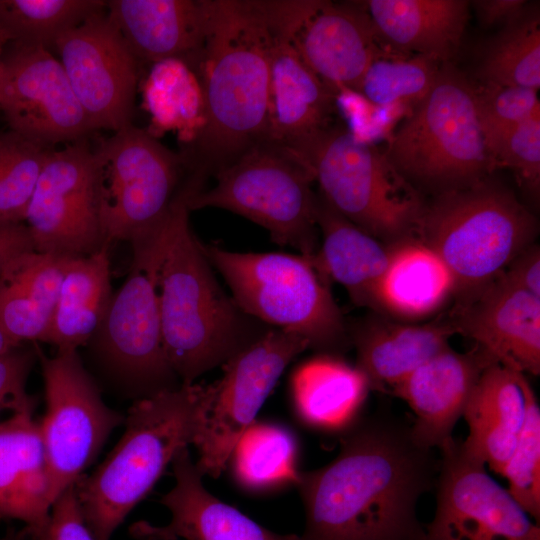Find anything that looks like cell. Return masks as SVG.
Instances as JSON below:
<instances>
[{"label": "cell", "mask_w": 540, "mask_h": 540, "mask_svg": "<svg viewBox=\"0 0 540 540\" xmlns=\"http://www.w3.org/2000/svg\"><path fill=\"white\" fill-rule=\"evenodd\" d=\"M480 23L485 27L507 25L520 17L527 9L525 0H477L470 1Z\"/></svg>", "instance_id": "obj_44"}, {"label": "cell", "mask_w": 540, "mask_h": 540, "mask_svg": "<svg viewBox=\"0 0 540 540\" xmlns=\"http://www.w3.org/2000/svg\"><path fill=\"white\" fill-rule=\"evenodd\" d=\"M24 221L38 252L80 257L109 246L93 150L86 139L49 151Z\"/></svg>", "instance_id": "obj_14"}, {"label": "cell", "mask_w": 540, "mask_h": 540, "mask_svg": "<svg viewBox=\"0 0 540 540\" xmlns=\"http://www.w3.org/2000/svg\"><path fill=\"white\" fill-rule=\"evenodd\" d=\"M439 459L391 413L357 418L327 465L299 472L305 509L299 540H424L420 498L435 487Z\"/></svg>", "instance_id": "obj_1"}, {"label": "cell", "mask_w": 540, "mask_h": 540, "mask_svg": "<svg viewBox=\"0 0 540 540\" xmlns=\"http://www.w3.org/2000/svg\"><path fill=\"white\" fill-rule=\"evenodd\" d=\"M272 31L268 119L262 141L288 146L331 126L336 94L273 27Z\"/></svg>", "instance_id": "obj_24"}, {"label": "cell", "mask_w": 540, "mask_h": 540, "mask_svg": "<svg viewBox=\"0 0 540 540\" xmlns=\"http://www.w3.org/2000/svg\"><path fill=\"white\" fill-rule=\"evenodd\" d=\"M500 276L513 286L540 298V248L532 244L519 253Z\"/></svg>", "instance_id": "obj_43"}, {"label": "cell", "mask_w": 540, "mask_h": 540, "mask_svg": "<svg viewBox=\"0 0 540 540\" xmlns=\"http://www.w3.org/2000/svg\"><path fill=\"white\" fill-rule=\"evenodd\" d=\"M19 347L0 328V356Z\"/></svg>", "instance_id": "obj_46"}, {"label": "cell", "mask_w": 540, "mask_h": 540, "mask_svg": "<svg viewBox=\"0 0 540 540\" xmlns=\"http://www.w3.org/2000/svg\"><path fill=\"white\" fill-rule=\"evenodd\" d=\"M495 169H511L520 185L532 196L540 189V113L514 126L487 148Z\"/></svg>", "instance_id": "obj_40"}, {"label": "cell", "mask_w": 540, "mask_h": 540, "mask_svg": "<svg viewBox=\"0 0 540 540\" xmlns=\"http://www.w3.org/2000/svg\"><path fill=\"white\" fill-rule=\"evenodd\" d=\"M34 351L45 389L46 412L39 427L55 502L83 476L125 416L105 404L77 351L48 357L37 344Z\"/></svg>", "instance_id": "obj_12"}, {"label": "cell", "mask_w": 540, "mask_h": 540, "mask_svg": "<svg viewBox=\"0 0 540 540\" xmlns=\"http://www.w3.org/2000/svg\"><path fill=\"white\" fill-rule=\"evenodd\" d=\"M308 343L300 336L270 328L223 365L195 463L202 476L217 477L245 430L291 361Z\"/></svg>", "instance_id": "obj_16"}, {"label": "cell", "mask_w": 540, "mask_h": 540, "mask_svg": "<svg viewBox=\"0 0 540 540\" xmlns=\"http://www.w3.org/2000/svg\"><path fill=\"white\" fill-rule=\"evenodd\" d=\"M35 351L17 348L0 356V411H11L34 399L26 392V382Z\"/></svg>", "instance_id": "obj_41"}, {"label": "cell", "mask_w": 540, "mask_h": 540, "mask_svg": "<svg viewBox=\"0 0 540 540\" xmlns=\"http://www.w3.org/2000/svg\"><path fill=\"white\" fill-rule=\"evenodd\" d=\"M501 476L507 490L536 522L540 520V407L531 386L527 389L526 413L516 446Z\"/></svg>", "instance_id": "obj_38"}, {"label": "cell", "mask_w": 540, "mask_h": 540, "mask_svg": "<svg viewBox=\"0 0 540 540\" xmlns=\"http://www.w3.org/2000/svg\"><path fill=\"white\" fill-rule=\"evenodd\" d=\"M43 534L47 540H95L81 512L74 485L54 502Z\"/></svg>", "instance_id": "obj_42"}, {"label": "cell", "mask_w": 540, "mask_h": 540, "mask_svg": "<svg viewBox=\"0 0 540 540\" xmlns=\"http://www.w3.org/2000/svg\"><path fill=\"white\" fill-rule=\"evenodd\" d=\"M317 227L322 242L312 261L329 282L341 284L358 305L372 308L388 267L389 246L341 216L318 197Z\"/></svg>", "instance_id": "obj_30"}, {"label": "cell", "mask_w": 540, "mask_h": 540, "mask_svg": "<svg viewBox=\"0 0 540 540\" xmlns=\"http://www.w3.org/2000/svg\"><path fill=\"white\" fill-rule=\"evenodd\" d=\"M231 457L237 480L248 489H270L295 484L298 479L295 438L277 424L255 421L242 434Z\"/></svg>", "instance_id": "obj_33"}, {"label": "cell", "mask_w": 540, "mask_h": 540, "mask_svg": "<svg viewBox=\"0 0 540 540\" xmlns=\"http://www.w3.org/2000/svg\"><path fill=\"white\" fill-rule=\"evenodd\" d=\"M455 334L451 321L409 324L369 318L354 327L350 340L357 353L356 367L370 390L391 393L413 370L450 347Z\"/></svg>", "instance_id": "obj_26"}, {"label": "cell", "mask_w": 540, "mask_h": 540, "mask_svg": "<svg viewBox=\"0 0 540 540\" xmlns=\"http://www.w3.org/2000/svg\"><path fill=\"white\" fill-rule=\"evenodd\" d=\"M52 148L11 130L0 132V224L24 222L38 176Z\"/></svg>", "instance_id": "obj_37"}, {"label": "cell", "mask_w": 540, "mask_h": 540, "mask_svg": "<svg viewBox=\"0 0 540 540\" xmlns=\"http://www.w3.org/2000/svg\"><path fill=\"white\" fill-rule=\"evenodd\" d=\"M213 0H109L106 14L139 61L177 60L193 72L205 48Z\"/></svg>", "instance_id": "obj_20"}, {"label": "cell", "mask_w": 540, "mask_h": 540, "mask_svg": "<svg viewBox=\"0 0 540 540\" xmlns=\"http://www.w3.org/2000/svg\"><path fill=\"white\" fill-rule=\"evenodd\" d=\"M439 452L436 509L424 540H540L539 523L462 441L451 438Z\"/></svg>", "instance_id": "obj_15"}, {"label": "cell", "mask_w": 540, "mask_h": 540, "mask_svg": "<svg viewBox=\"0 0 540 540\" xmlns=\"http://www.w3.org/2000/svg\"><path fill=\"white\" fill-rule=\"evenodd\" d=\"M282 147L308 169L325 202L358 228L386 245L415 236L426 202L376 147L332 125Z\"/></svg>", "instance_id": "obj_7"}, {"label": "cell", "mask_w": 540, "mask_h": 540, "mask_svg": "<svg viewBox=\"0 0 540 540\" xmlns=\"http://www.w3.org/2000/svg\"><path fill=\"white\" fill-rule=\"evenodd\" d=\"M273 31L263 0H213L209 36L194 71L203 126L180 154L205 180L264 138Z\"/></svg>", "instance_id": "obj_2"}, {"label": "cell", "mask_w": 540, "mask_h": 540, "mask_svg": "<svg viewBox=\"0 0 540 540\" xmlns=\"http://www.w3.org/2000/svg\"><path fill=\"white\" fill-rule=\"evenodd\" d=\"M10 42V37L5 30L0 27V73H1V63L2 55L5 49L6 44Z\"/></svg>", "instance_id": "obj_47"}, {"label": "cell", "mask_w": 540, "mask_h": 540, "mask_svg": "<svg viewBox=\"0 0 540 540\" xmlns=\"http://www.w3.org/2000/svg\"><path fill=\"white\" fill-rule=\"evenodd\" d=\"M442 64L426 55L377 59L365 72L358 93L380 107L415 106L433 86Z\"/></svg>", "instance_id": "obj_36"}, {"label": "cell", "mask_w": 540, "mask_h": 540, "mask_svg": "<svg viewBox=\"0 0 540 540\" xmlns=\"http://www.w3.org/2000/svg\"><path fill=\"white\" fill-rule=\"evenodd\" d=\"M54 48L94 131L131 124L139 62L106 11L64 33Z\"/></svg>", "instance_id": "obj_18"}, {"label": "cell", "mask_w": 540, "mask_h": 540, "mask_svg": "<svg viewBox=\"0 0 540 540\" xmlns=\"http://www.w3.org/2000/svg\"><path fill=\"white\" fill-rule=\"evenodd\" d=\"M102 0H0V27L10 41L49 49L67 31L104 13Z\"/></svg>", "instance_id": "obj_35"}, {"label": "cell", "mask_w": 540, "mask_h": 540, "mask_svg": "<svg viewBox=\"0 0 540 540\" xmlns=\"http://www.w3.org/2000/svg\"><path fill=\"white\" fill-rule=\"evenodd\" d=\"M363 373L336 355L319 354L291 378L294 407L302 421L320 430L343 431L358 417L369 392Z\"/></svg>", "instance_id": "obj_32"}, {"label": "cell", "mask_w": 540, "mask_h": 540, "mask_svg": "<svg viewBox=\"0 0 540 540\" xmlns=\"http://www.w3.org/2000/svg\"><path fill=\"white\" fill-rule=\"evenodd\" d=\"M272 27L336 95L358 93L369 66L404 55L382 46L365 8L323 0H263Z\"/></svg>", "instance_id": "obj_13"}, {"label": "cell", "mask_w": 540, "mask_h": 540, "mask_svg": "<svg viewBox=\"0 0 540 540\" xmlns=\"http://www.w3.org/2000/svg\"><path fill=\"white\" fill-rule=\"evenodd\" d=\"M0 110L9 130L48 147L83 140L94 132L59 59L39 45L6 44Z\"/></svg>", "instance_id": "obj_17"}, {"label": "cell", "mask_w": 540, "mask_h": 540, "mask_svg": "<svg viewBox=\"0 0 540 540\" xmlns=\"http://www.w3.org/2000/svg\"><path fill=\"white\" fill-rule=\"evenodd\" d=\"M34 401L0 422V519L22 521L38 535L54 501Z\"/></svg>", "instance_id": "obj_23"}, {"label": "cell", "mask_w": 540, "mask_h": 540, "mask_svg": "<svg viewBox=\"0 0 540 540\" xmlns=\"http://www.w3.org/2000/svg\"><path fill=\"white\" fill-rule=\"evenodd\" d=\"M175 485L160 503L170 521L155 526L137 522L130 531L139 540H299L297 534L273 532L211 494L189 455L181 450L172 461Z\"/></svg>", "instance_id": "obj_21"}, {"label": "cell", "mask_w": 540, "mask_h": 540, "mask_svg": "<svg viewBox=\"0 0 540 540\" xmlns=\"http://www.w3.org/2000/svg\"><path fill=\"white\" fill-rule=\"evenodd\" d=\"M40 540H47L44 534L40 536Z\"/></svg>", "instance_id": "obj_48"}, {"label": "cell", "mask_w": 540, "mask_h": 540, "mask_svg": "<svg viewBox=\"0 0 540 540\" xmlns=\"http://www.w3.org/2000/svg\"><path fill=\"white\" fill-rule=\"evenodd\" d=\"M408 184L432 196L491 175L473 83L451 62L388 140L383 152Z\"/></svg>", "instance_id": "obj_6"}, {"label": "cell", "mask_w": 540, "mask_h": 540, "mask_svg": "<svg viewBox=\"0 0 540 540\" xmlns=\"http://www.w3.org/2000/svg\"><path fill=\"white\" fill-rule=\"evenodd\" d=\"M203 247L244 313L302 337L320 354L334 355L346 345L343 314L312 256L234 252L215 244Z\"/></svg>", "instance_id": "obj_8"}, {"label": "cell", "mask_w": 540, "mask_h": 540, "mask_svg": "<svg viewBox=\"0 0 540 540\" xmlns=\"http://www.w3.org/2000/svg\"><path fill=\"white\" fill-rule=\"evenodd\" d=\"M457 333L472 339L491 364L540 373V298L500 275L461 300L450 320Z\"/></svg>", "instance_id": "obj_19"}, {"label": "cell", "mask_w": 540, "mask_h": 540, "mask_svg": "<svg viewBox=\"0 0 540 540\" xmlns=\"http://www.w3.org/2000/svg\"><path fill=\"white\" fill-rule=\"evenodd\" d=\"M108 250L70 259L43 339L57 351H77L100 329L114 294Z\"/></svg>", "instance_id": "obj_31"}, {"label": "cell", "mask_w": 540, "mask_h": 540, "mask_svg": "<svg viewBox=\"0 0 540 540\" xmlns=\"http://www.w3.org/2000/svg\"><path fill=\"white\" fill-rule=\"evenodd\" d=\"M214 389V383L180 384L140 398L129 408L118 443L93 473L74 484L95 540H110L174 457L199 444Z\"/></svg>", "instance_id": "obj_4"}, {"label": "cell", "mask_w": 540, "mask_h": 540, "mask_svg": "<svg viewBox=\"0 0 540 540\" xmlns=\"http://www.w3.org/2000/svg\"><path fill=\"white\" fill-rule=\"evenodd\" d=\"M182 185L172 204L167 250L158 277L163 348L181 384L223 366L270 328L244 313L221 287L189 223Z\"/></svg>", "instance_id": "obj_3"}, {"label": "cell", "mask_w": 540, "mask_h": 540, "mask_svg": "<svg viewBox=\"0 0 540 540\" xmlns=\"http://www.w3.org/2000/svg\"><path fill=\"white\" fill-rule=\"evenodd\" d=\"M215 184L192 194L189 211L220 208L266 229L300 254L317 251L318 197L308 169L287 148L259 142L218 170Z\"/></svg>", "instance_id": "obj_9"}, {"label": "cell", "mask_w": 540, "mask_h": 540, "mask_svg": "<svg viewBox=\"0 0 540 540\" xmlns=\"http://www.w3.org/2000/svg\"><path fill=\"white\" fill-rule=\"evenodd\" d=\"M537 231L534 215L490 175L433 196L415 237L446 264L463 300L499 276L534 243Z\"/></svg>", "instance_id": "obj_5"}, {"label": "cell", "mask_w": 540, "mask_h": 540, "mask_svg": "<svg viewBox=\"0 0 540 540\" xmlns=\"http://www.w3.org/2000/svg\"><path fill=\"white\" fill-rule=\"evenodd\" d=\"M478 120L487 148L505 132L540 113L538 91L519 86L473 84Z\"/></svg>", "instance_id": "obj_39"}, {"label": "cell", "mask_w": 540, "mask_h": 540, "mask_svg": "<svg viewBox=\"0 0 540 540\" xmlns=\"http://www.w3.org/2000/svg\"><path fill=\"white\" fill-rule=\"evenodd\" d=\"M92 150L106 243L130 242L161 222L184 182L182 156L132 123Z\"/></svg>", "instance_id": "obj_11"}, {"label": "cell", "mask_w": 540, "mask_h": 540, "mask_svg": "<svg viewBox=\"0 0 540 540\" xmlns=\"http://www.w3.org/2000/svg\"><path fill=\"white\" fill-rule=\"evenodd\" d=\"M478 78L484 84L540 87V19L538 11H526L503 26L489 42Z\"/></svg>", "instance_id": "obj_34"}, {"label": "cell", "mask_w": 540, "mask_h": 540, "mask_svg": "<svg viewBox=\"0 0 540 540\" xmlns=\"http://www.w3.org/2000/svg\"><path fill=\"white\" fill-rule=\"evenodd\" d=\"M491 365L476 349L451 347L436 354L399 382L390 394L407 403L414 414L412 433L422 447L440 449L453 438L468 399L483 370Z\"/></svg>", "instance_id": "obj_22"}, {"label": "cell", "mask_w": 540, "mask_h": 540, "mask_svg": "<svg viewBox=\"0 0 540 540\" xmlns=\"http://www.w3.org/2000/svg\"><path fill=\"white\" fill-rule=\"evenodd\" d=\"M33 250L34 244L26 224H0V272L12 259Z\"/></svg>", "instance_id": "obj_45"}, {"label": "cell", "mask_w": 540, "mask_h": 540, "mask_svg": "<svg viewBox=\"0 0 540 540\" xmlns=\"http://www.w3.org/2000/svg\"><path fill=\"white\" fill-rule=\"evenodd\" d=\"M71 258L33 250L0 272V328L18 346L43 342Z\"/></svg>", "instance_id": "obj_28"}, {"label": "cell", "mask_w": 540, "mask_h": 540, "mask_svg": "<svg viewBox=\"0 0 540 540\" xmlns=\"http://www.w3.org/2000/svg\"><path fill=\"white\" fill-rule=\"evenodd\" d=\"M388 246V267L375 292L372 309L404 320H418L437 312L456 294L449 268L418 238Z\"/></svg>", "instance_id": "obj_29"}, {"label": "cell", "mask_w": 540, "mask_h": 540, "mask_svg": "<svg viewBox=\"0 0 540 540\" xmlns=\"http://www.w3.org/2000/svg\"><path fill=\"white\" fill-rule=\"evenodd\" d=\"M172 205L154 228L133 238L128 276L113 294L95 334L108 366L138 388L142 397L175 388L176 374L163 348L158 277L167 250Z\"/></svg>", "instance_id": "obj_10"}, {"label": "cell", "mask_w": 540, "mask_h": 540, "mask_svg": "<svg viewBox=\"0 0 540 540\" xmlns=\"http://www.w3.org/2000/svg\"><path fill=\"white\" fill-rule=\"evenodd\" d=\"M525 374L499 364L481 373L463 416L469 433L462 441L465 451L502 473L518 441L526 413Z\"/></svg>", "instance_id": "obj_25"}, {"label": "cell", "mask_w": 540, "mask_h": 540, "mask_svg": "<svg viewBox=\"0 0 540 540\" xmlns=\"http://www.w3.org/2000/svg\"><path fill=\"white\" fill-rule=\"evenodd\" d=\"M378 35L396 53L415 52L450 62L469 18L466 0H369L364 4Z\"/></svg>", "instance_id": "obj_27"}]
</instances>
